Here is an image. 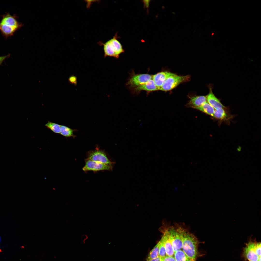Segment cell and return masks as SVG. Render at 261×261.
<instances>
[{
  "label": "cell",
  "mask_w": 261,
  "mask_h": 261,
  "mask_svg": "<svg viewBox=\"0 0 261 261\" xmlns=\"http://www.w3.org/2000/svg\"><path fill=\"white\" fill-rule=\"evenodd\" d=\"M175 227L181 239L183 251L189 259L195 261L198 252L197 238L193 234L181 226L177 225Z\"/></svg>",
  "instance_id": "1"
},
{
  "label": "cell",
  "mask_w": 261,
  "mask_h": 261,
  "mask_svg": "<svg viewBox=\"0 0 261 261\" xmlns=\"http://www.w3.org/2000/svg\"><path fill=\"white\" fill-rule=\"evenodd\" d=\"M15 15L7 13L2 16L0 21V31L5 37L13 35L22 26L17 21Z\"/></svg>",
  "instance_id": "2"
},
{
  "label": "cell",
  "mask_w": 261,
  "mask_h": 261,
  "mask_svg": "<svg viewBox=\"0 0 261 261\" xmlns=\"http://www.w3.org/2000/svg\"><path fill=\"white\" fill-rule=\"evenodd\" d=\"M261 243L250 240L243 249V256L248 261H261Z\"/></svg>",
  "instance_id": "3"
},
{
  "label": "cell",
  "mask_w": 261,
  "mask_h": 261,
  "mask_svg": "<svg viewBox=\"0 0 261 261\" xmlns=\"http://www.w3.org/2000/svg\"><path fill=\"white\" fill-rule=\"evenodd\" d=\"M189 75L179 76L172 73L166 80L159 90L167 91L170 90L182 83L189 80Z\"/></svg>",
  "instance_id": "4"
},
{
  "label": "cell",
  "mask_w": 261,
  "mask_h": 261,
  "mask_svg": "<svg viewBox=\"0 0 261 261\" xmlns=\"http://www.w3.org/2000/svg\"><path fill=\"white\" fill-rule=\"evenodd\" d=\"M171 241L174 252L181 250V239L175 227L170 226L166 228Z\"/></svg>",
  "instance_id": "5"
},
{
  "label": "cell",
  "mask_w": 261,
  "mask_h": 261,
  "mask_svg": "<svg viewBox=\"0 0 261 261\" xmlns=\"http://www.w3.org/2000/svg\"><path fill=\"white\" fill-rule=\"evenodd\" d=\"M87 159L103 164L112 167V162L106 154L101 150H95L89 153Z\"/></svg>",
  "instance_id": "6"
},
{
  "label": "cell",
  "mask_w": 261,
  "mask_h": 261,
  "mask_svg": "<svg viewBox=\"0 0 261 261\" xmlns=\"http://www.w3.org/2000/svg\"><path fill=\"white\" fill-rule=\"evenodd\" d=\"M112 168V167L107 165L87 159L82 169L84 171H86L111 170Z\"/></svg>",
  "instance_id": "7"
},
{
  "label": "cell",
  "mask_w": 261,
  "mask_h": 261,
  "mask_svg": "<svg viewBox=\"0 0 261 261\" xmlns=\"http://www.w3.org/2000/svg\"><path fill=\"white\" fill-rule=\"evenodd\" d=\"M152 75L147 74L135 75L130 79L127 84L131 87H136L145 84L152 79Z\"/></svg>",
  "instance_id": "8"
},
{
  "label": "cell",
  "mask_w": 261,
  "mask_h": 261,
  "mask_svg": "<svg viewBox=\"0 0 261 261\" xmlns=\"http://www.w3.org/2000/svg\"><path fill=\"white\" fill-rule=\"evenodd\" d=\"M172 73L167 71L159 72L152 76V79L159 90L166 79Z\"/></svg>",
  "instance_id": "9"
},
{
  "label": "cell",
  "mask_w": 261,
  "mask_h": 261,
  "mask_svg": "<svg viewBox=\"0 0 261 261\" xmlns=\"http://www.w3.org/2000/svg\"><path fill=\"white\" fill-rule=\"evenodd\" d=\"M163 234L161 239L163 242L165 248L167 255L173 256L174 252L166 228L163 230Z\"/></svg>",
  "instance_id": "10"
},
{
  "label": "cell",
  "mask_w": 261,
  "mask_h": 261,
  "mask_svg": "<svg viewBox=\"0 0 261 261\" xmlns=\"http://www.w3.org/2000/svg\"><path fill=\"white\" fill-rule=\"evenodd\" d=\"M206 97L207 102L214 109H217L224 107L220 100L213 93L211 87H209V93Z\"/></svg>",
  "instance_id": "11"
},
{
  "label": "cell",
  "mask_w": 261,
  "mask_h": 261,
  "mask_svg": "<svg viewBox=\"0 0 261 261\" xmlns=\"http://www.w3.org/2000/svg\"><path fill=\"white\" fill-rule=\"evenodd\" d=\"M100 45H102L104 52V57H112L117 58L116 55L114 47L110 39L104 43L100 42L98 43Z\"/></svg>",
  "instance_id": "12"
},
{
  "label": "cell",
  "mask_w": 261,
  "mask_h": 261,
  "mask_svg": "<svg viewBox=\"0 0 261 261\" xmlns=\"http://www.w3.org/2000/svg\"><path fill=\"white\" fill-rule=\"evenodd\" d=\"M207 102L206 97L204 96H196L191 97L188 105L194 108L199 107Z\"/></svg>",
  "instance_id": "13"
},
{
  "label": "cell",
  "mask_w": 261,
  "mask_h": 261,
  "mask_svg": "<svg viewBox=\"0 0 261 261\" xmlns=\"http://www.w3.org/2000/svg\"><path fill=\"white\" fill-rule=\"evenodd\" d=\"M135 89L136 90L138 91L144 90L151 91L159 90L152 79L145 84L137 87Z\"/></svg>",
  "instance_id": "14"
},
{
  "label": "cell",
  "mask_w": 261,
  "mask_h": 261,
  "mask_svg": "<svg viewBox=\"0 0 261 261\" xmlns=\"http://www.w3.org/2000/svg\"><path fill=\"white\" fill-rule=\"evenodd\" d=\"M117 37L116 33L113 37L110 39L114 47L117 58H118L120 54L124 52L121 44L117 39Z\"/></svg>",
  "instance_id": "15"
},
{
  "label": "cell",
  "mask_w": 261,
  "mask_h": 261,
  "mask_svg": "<svg viewBox=\"0 0 261 261\" xmlns=\"http://www.w3.org/2000/svg\"><path fill=\"white\" fill-rule=\"evenodd\" d=\"M194 108L212 116H213L214 109L207 102L202 105Z\"/></svg>",
  "instance_id": "16"
},
{
  "label": "cell",
  "mask_w": 261,
  "mask_h": 261,
  "mask_svg": "<svg viewBox=\"0 0 261 261\" xmlns=\"http://www.w3.org/2000/svg\"><path fill=\"white\" fill-rule=\"evenodd\" d=\"M75 130L68 127L63 125H61V130L60 134L63 136L66 137H75L73 132Z\"/></svg>",
  "instance_id": "17"
},
{
  "label": "cell",
  "mask_w": 261,
  "mask_h": 261,
  "mask_svg": "<svg viewBox=\"0 0 261 261\" xmlns=\"http://www.w3.org/2000/svg\"><path fill=\"white\" fill-rule=\"evenodd\" d=\"M159 241L150 252L146 259L147 261L155 258L159 256Z\"/></svg>",
  "instance_id": "18"
},
{
  "label": "cell",
  "mask_w": 261,
  "mask_h": 261,
  "mask_svg": "<svg viewBox=\"0 0 261 261\" xmlns=\"http://www.w3.org/2000/svg\"><path fill=\"white\" fill-rule=\"evenodd\" d=\"M45 126L54 133L60 134L61 130L60 125L48 121L45 124Z\"/></svg>",
  "instance_id": "19"
},
{
  "label": "cell",
  "mask_w": 261,
  "mask_h": 261,
  "mask_svg": "<svg viewBox=\"0 0 261 261\" xmlns=\"http://www.w3.org/2000/svg\"><path fill=\"white\" fill-rule=\"evenodd\" d=\"M174 258L176 261H187L188 259L185 254L181 250L175 252L174 253Z\"/></svg>",
  "instance_id": "20"
},
{
  "label": "cell",
  "mask_w": 261,
  "mask_h": 261,
  "mask_svg": "<svg viewBox=\"0 0 261 261\" xmlns=\"http://www.w3.org/2000/svg\"><path fill=\"white\" fill-rule=\"evenodd\" d=\"M213 117L219 119H224L226 116V113L223 108H220L215 110Z\"/></svg>",
  "instance_id": "21"
},
{
  "label": "cell",
  "mask_w": 261,
  "mask_h": 261,
  "mask_svg": "<svg viewBox=\"0 0 261 261\" xmlns=\"http://www.w3.org/2000/svg\"><path fill=\"white\" fill-rule=\"evenodd\" d=\"M159 256L163 258L167 255L165 248L163 242L161 239L159 241Z\"/></svg>",
  "instance_id": "22"
},
{
  "label": "cell",
  "mask_w": 261,
  "mask_h": 261,
  "mask_svg": "<svg viewBox=\"0 0 261 261\" xmlns=\"http://www.w3.org/2000/svg\"><path fill=\"white\" fill-rule=\"evenodd\" d=\"M162 261H176L173 256H167L163 258Z\"/></svg>",
  "instance_id": "23"
},
{
  "label": "cell",
  "mask_w": 261,
  "mask_h": 261,
  "mask_svg": "<svg viewBox=\"0 0 261 261\" xmlns=\"http://www.w3.org/2000/svg\"><path fill=\"white\" fill-rule=\"evenodd\" d=\"M10 55V54H8L6 55L0 56V65L2 64L3 61L8 57Z\"/></svg>",
  "instance_id": "24"
},
{
  "label": "cell",
  "mask_w": 261,
  "mask_h": 261,
  "mask_svg": "<svg viewBox=\"0 0 261 261\" xmlns=\"http://www.w3.org/2000/svg\"><path fill=\"white\" fill-rule=\"evenodd\" d=\"M69 80L72 83H75L76 81V77L74 76H71L69 78Z\"/></svg>",
  "instance_id": "25"
},
{
  "label": "cell",
  "mask_w": 261,
  "mask_h": 261,
  "mask_svg": "<svg viewBox=\"0 0 261 261\" xmlns=\"http://www.w3.org/2000/svg\"><path fill=\"white\" fill-rule=\"evenodd\" d=\"M163 258L158 256L155 258L152 259L148 261H162Z\"/></svg>",
  "instance_id": "26"
},
{
  "label": "cell",
  "mask_w": 261,
  "mask_h": 261,
  "mask_svg": "<svg viewBox=\"0 0 261 261\" xmlns=\"http://www.w3.org/2000/svg\"><path fill=\"white\" fill-rule=\"evenodd\" d=\"M81 237H84V238L83 240V243L85 244L86 243V241L88 239V236L86 234H83L81 236Z\"/></svg>",
  "instance_id": "27"
},
{
  "label": "cell",
  "mask_w": 261,
  "mask_h": 261,
  "mask_svg": "<svg viewBox=\"0 0 261 261\" xmlns=\"http://www.w3.org/2000/svg\"><path fill=\"white\" fill-rule=\"evenodd\" d=\"M144 2L145 4V6L146 7H149V2L150 0H144Z\"/></svg>",
  "instance_id": "28"
},
{
  "label": "cell",
  "mask_w": 261,
  "mask_h": 261,
  "mask_svg": "<svg viewBox=\"0 0 261 261\" xmlns=\"http://www.w3.org/2000/svg\"><path fill=\"white\" fill-rule=\"evenodd\" d=\"M187 261H193L189 259H188Z\"/></svg>",
  "instance_id": "29"
},
{
  "label": "cell",
  "mask_w": 261,
  "mask_h": 261,
  "mask_svg": "<svg viewBox=\"0 0 261 261\" xmlns=\"http://www.w3.org/2000/svg\"><path fill=\"white\" fill-rule=\"evenodd\" d=\"M0 241H1V237H0Z\"/></svg>",
  "instance_id": "30"
},
{
  "label": "cell",
  "mask_w": 261,
  "mask_h": 261,
  "mask_svg": "<svg viewBox=\"0 0 261 261\" xmlns=\"http://www.w3.org/2000/svg\"></svg>",
  "instance_id": "31"
}]
</instances>
